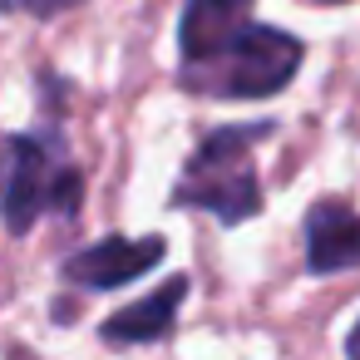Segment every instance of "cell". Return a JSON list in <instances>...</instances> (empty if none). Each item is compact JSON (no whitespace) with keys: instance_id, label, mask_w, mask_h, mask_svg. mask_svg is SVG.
<instances>
[{"instance_id":"5b68a950","label":"cell","mask_w":360,"mask_h":360,"mask_svg":"<svg viewBox=\"0 0 360 360\" xmlns=\"http://www.w3.org/2000/svg\"><path fill=\"white\" fill-rule=\"evenodd\" d=\"M306 266L316 276L360 266V217L345 202H316L306 212Z\"/></svg>"},{"instance_id":"52a82bcc","label":"cell","mask_w":360,"mask_h":360,"mask_svg":"<svg viewBox=\"0 0 360 360\" xmlns=\"http://www.w3.org/2000/svg\"><path fill=\"white\" fill-rule=\"evenodd\" d=\"M183 296H188V276H168V281H163L158 291H148L143 301H134V306L114 311L99 330H104V340H109V345H148V340L168 335V326H173V316H178Z\"/></svg>"},{"instance_id":"6da1fadb","label":"cell","mask_w":360,"mask_h":360,"mask_svg":"<svg viewBox=\"0 0 360 360\" xmlns=\"http://www.w3.org/2000/svg\"><path fill=\"white\" fill-rule=\"evenodd\" d=\"M271 124H252V129H217L198 143V153L188 158L173 202L178 207H202L212 217L247 222L262 212V188H257V168H252V143L266 139Z\"/></svg>"},{"instance_id":"3957f363","label":"cell","mask_w":360,"mask_h":360,"mask_svg":"<svg viewBox=\"0 0 360 360\" xmlns=\"http://www.w3.org/2000/svg\"><path fill=\"white\" fill-rule=\"evenodd\" d=\"M79 202V173L55 168L40 139H0V222L11 232H30L40 212L60 207L75 212Z\"/></svg>"},{"instance_id":"9c48e42d","label":"cell","mask_w":360,"mask_h":360,"mask_svg":"<svg viewBox=\"0 0 360 360\" xmlns=\"http://www.w3.org/2000/svg\"><path fill=\"white\" fill-rule=\"evenodd\" d=\"M345 355L360 360V321H355V330H350V340H345Z\"/></svg>"},{"instance_id":"ba28073f","label":"cell","mask_w":360,"mask_h":360,"mask_svg":"<svg viewBox=\"0 0 360 360\" xmlns=\"http://www.w3.org/2000/svg\"><path fill=\"white\" fill-rule=\"evenodd\" d=\"M65 6H75V0H25V11H35V15H55Z\"/></svg>"},{"instance_id":"8992f818","label":"cell","mask_w":360,"mask_h":360,"mask_svg":"<svg viewBox=\"0 0 360 360\" xmlns=\"http://www.w3.org/2000/svg\"><path fill=\"white\" fill-rule=\"evenodd\" d=\"M247 0H188L183 25H178V45H183V65H202L217 50L232 45V35L247 25Z\"/></svg>"},{"instance_id":"7a4b0ae2","label":"cell","mask_w":360,"mask_h":360,"mask_svg":"<svg viewBox=\"0 0 360 360\" xmlns=\"http://www.w3.org/2000/svg\"><path fill=\"white\" fill-rule=\"evenodd\" d=\"M296 70H301V40L276 25L247 20L227 50L188 70V84L217 99H266V94H281L296 79Z\"/></svg>"},{"instance_id":"277c9868","label":"cell","mask_w":360,"mask_h":360,"mask_svg":"<svg viewBox=\"0 0 360 360\" xmlns=\"http://www.w3.org/2000/svg\"><path fill=\"white\" fill-rule=\"evenodd\" d=\"M168 242L163 237H143V242H129V237H104L84 252H75L65 262V281L70 286H84V291H114L143 271H153L163 262Z\"/></svg>"}]
</instances>
